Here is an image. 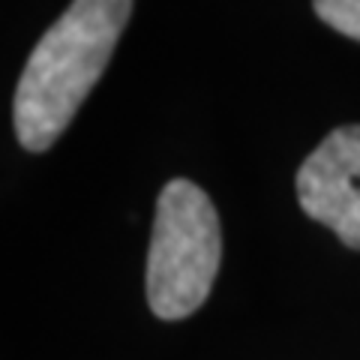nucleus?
I'll return each instance as SVG.
<instances>
[{
	"label": "nucleus",
	"instance_id": "obj_3",
	"mask_svg": "<svg viewBox=\"0 0 360 360\" xmlns=\"http://www.w3.org/2000/svg\"><path fill=\"white\" fill-rule=\"evenodd\" d=\"M297 201L307 217L360 252V123L333 129L309 153L297 172Z\"/></svg>",
	"mask_w": 360,
	"mask_h": 360
},
{
	"label": "nucleus",
	"instance_id": "obj_4",
	"mask_svg": "<svg viewBox=\"0 0 360 360\" xmlns=\"http://www.w3.org/2000/svg\"><path fill=\"white\" fill-rule=\"evenodd\" d=\"M315 13L324 25L360 42V0H315Z\"/></svg>",
	"mask_w": 360,
	"mask_h": 360
},
{
	"label": "nucleus",
	"instance_id": "obj_1",
	"mask_svg": "<svg viewBox=\"0 0 360 360\" xmlns=\"http://www.w3.org/2000/svg\"><path fill=\"white\" fill-rule=\"evenodd\" d=\"M132 15V0H72L33 49L15 90V132L27 150H49L103 78Z\"/></svg>",
	"mask_w": 360,
	"mask_h": 360
},
{
	"label": "nucleus",
	"instance_id": "obj_2",
	"mask_svg": "<svg viewBox=\"0 0 360 360\" xmlns=\"http://www.w3.org/2000/svg\"><path fill=\"white\" fill-rule=\"evenodd\" d=\"M222 258V231L213 201L193 180L165 184L156 201L148 255V303L153 315L177 321L207 300Z\"/></svg>",
	"mask_w": 360,
	"mask_h": 360
}]
</instances>
